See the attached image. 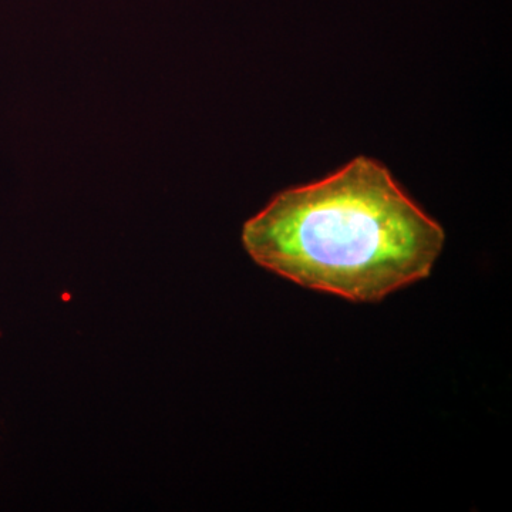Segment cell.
<instances>
[{"instance_id": "1", "label": "cell", "mask_w": 512, "mask_h": 512, "mask_svg": "<svg viewBox=\"0 0 512 512\" xmlns=\"http://www.w3.org/2000/svg\"><path fill=\"white\" fill-rule=\"evenodd\" d=\"M269 271L355 302H377L430 275L443 228L376 161L359 157L319 183L276 195L242 234Z\"/></svg>"}]
</instances>
